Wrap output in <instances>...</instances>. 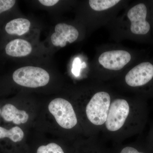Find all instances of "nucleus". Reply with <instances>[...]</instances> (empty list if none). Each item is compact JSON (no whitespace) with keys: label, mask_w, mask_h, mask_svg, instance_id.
Listing matches in <instances>:
<instances>
[{"label":"nucleus","mask_w":153,"mask_h":153,"mask_svg":"<svg viewBox=\"0 0 153 153\" xmlns=\"http://www.w3.org/2000/svg\"><path fill=\"white\" fill-rule=\"evenodd\" d=\"M13 78L18 85L36 88L47 85L50 80V75L46 70L41 67L27 66L14 71Z\"/></svg>","instance_id":"f257e3e1"},{"label":"nucleus","mask_w":153,"mask_h":153,"mask_svg":"<svg viewBox=\"0 0 153 153\" xmlns=\"http://www.w3.org/2000/svg\"><path fill=\"white\" fill-rule=\"evenodd\" d=\"M110 104L109 94L105 91L95 94L86 107V116L89 121L96 126L105 123Z\"/></svg>","instance_id":"f03ea898"},{"label":"nucleus","mask_w":153,"mask_h":153,"mask_svg":"<svg viewBox=\"0 0 153 153\" xmlns=\"http://www.w3.org/2000/svg\"><path fill=\"white\" fill-rule=\"evenodd\" d=\"M48 108L61 127L71 129L77 124V118L73 107L66 100L62 98L55 99L50 102Z\"/></svg>","instance_id":"7ed1b4c3"},{"label":"nucleus","mask_w":153,"mask_h":153,"mask_svg":"<svg viewBox=\"0 0 153 153\" xmlns=\"http://www.w3.org/2000/svg\"><path fill=\"white\" fill-rule=\"evenodd\" d=\"M129 105L123 99L115 100L110 104L105 121V126L108 131H116L121 128L129 113Z\"/></svg>","instance_id":"20e7f679"},{"label":"nucleus","mask_w":153,"mask_h":153,"mask_svg":"<svg viewBox=\"0 0 153 153\" xmlns=\"http://www.w3.org/2000/svg\"><path fill=\"white\" fill-rule=\"evenodd\" d=\"M147 8L143 4H140L128 11L127 17L131 22L130 30L136 35H145L149 31L150 25L146 21Z\"/></svg>","instance_id":"39448f33"},{"label":"nucleus","mask_w":153,"mask_h":153,"mask_svg":"<svg viewBox=\"0 0 153 153\" xmlns=\"http://www.w3.org/2000/svg\"><path fill=\"white\" fill-rule=\"evenodd\" d=\"M153 78V65L144 62L135 66L128 71L125 77L127 84L131 87L146 85Z\"/></svg>","instance_id":"423d86ee"},{"label":"nucleus","mask_w":153,"mask_h":153,"mask_svg":"<svg viewBox=\"0 0 153 153\" xmlns=\"http://www.w3.org/2000/svg\"><path fill=\"white\" fill-rule=\"evenodd\" d=\"M131 59V55L128 52L117 50L103 52L100 56L98 60L104 68L117 71L122 69Z\"/></svg>","instance_id":"0eeeda50"},{"label":"nucleus","mask_w":153,"mask_h":153,"mask_svg":"<svg viewBox=\"0 0 153 153\" xmlns=\"http://www.w3.org/2000/svg\"><path fill=\"white\" fill-rule=\"evenodd\" d=\"M79 36L78 30L74 26L65 23H59L55 26V32L51 36L53 46L64 47L67 43H72Z\"/></svg>","instance_id":"6e6552de"},{"label":"nucleus","mask_w":153,"mask_h":153,"mask_svg":"<svg viewBox=\"0 0 153 153\" xmlns=\"http://www.w3.org/2000/svg\"><path fill=\"white\" fill-rule=\"evenodd\" d=\"M33 50L32 44L26 40L16 39L7 44L5 52L7 55L13 57H23L31 54Z\"/></svg>","instance_id":"1a4fd4ad"},{"label":"nucleus","mask_w":153,"mask_h":153,"mask_svg":"<svg viewBox=\"0 0 153 153\" xmlns=\"http://www.w3.org/2000/svg\"><path fill=\"white\" fill-rule=\"evenodd\" d=\"M1 115L6 121H12L16 125L25 123L29 119V115L25 111L19 110L11 104H6L3 107Z\"/></svg>","instance_id":"9d476101"},{"label":"nucleus","mask_w":153,"mask_h":153,"mask_svg":"<svg viewBox=\"0 0 153 153\" xmlns=\"http://www.w3.org/2000/svg\"><path fill=\"white\" fill-rule=\"evenodd\" d=\"M31 27V22L28 19L18 18L11 20L7 23L5 30L11 35L21 36L29 32Z\"/></svg>","instance_id":"9b49d317"},{"label":"nucleus","mask_w":153,"mask_h":153,"mask_svg":"<svg viewBox=\"0 0 153 153\" xmlns=\"http://www.w3.org/2000/svg\"><path fill=\"white\" fill-rule=\"evenodd\" d=\"M24 137V133L19 127L15 126L7 130L0 126V139L8 137L15 143L21 141Z\"/></svg>","instance_id":"f8f14e48"},{"label":"nucleus","mask_w":153,"mask_h":153,"mask_svg":"<svg viewBox=\"0 0 153 153\" xmlns=\"http://www.w3.org/2000/svg\"><path fill=\"white\" fill-rule=\"evenodd\" d=\"M120 2L119 0H89V6L94 10L102 11L114 7Z\"/></svg>","instance_id":"ddd939ff"},{"label":"nucleus","mask_w":153,"mask_h":153,"mask_svg":"<svg viewBox=\"0 0 153 153\" xmlns=\"http://www.w3.org/2000/svg\"><path fill=\"white\" fill-rule=\"evenodd\" d=\"M37 153H64L62 148L55 143L46 146H41L37 150Z\"/></svg>","instance_id":"4468645a"},{"label":"nucleus","mask_w":153,"mask_h":153,"mask_svg":"<svg viewBox=\"0 0 153 153\" xmlns=\"http://www.w3.org/2000/svg\"><path fill=\"white\" fill-rule=\"evenodd\" d=\"M16 3L14 0H0V14L12 8Z\"/></svg>","instance_id":"2eb2a0df"},{"label":"nucleus","mask_w":153,"mask_h":153,"mask_svg":"<svg viewBox=\"0 0 153 153\" xmlns=\"http://www.w3.org/2000/svg\"><path fill=\"white\" fill-rule=\"evenodd\" d=\"M59 1L58 0H40L39 2L43 5L46 7H52L57 4Z\"/></svg>","instance_id":"dca6fc26"},{"label":"nucleus","mask_w":153,"mask_h":153,"mask_svg":"<svg viewBox=\"0 0 153 153\" xmlns=\"http://www.w3.org/2000/svg\"><path fill=\"white\" fill-rule=\"evenodd\" d=\"M120 153H144L139 152L135 148L131 147H126L124 148Z\"/></svg>","instance_id":"f3484780"},{"label":"nucleus","mask_w":153,"mask_h":153,"mask_svg":"<svg viewBox=\"0 0 153 153\" xmlns=\"http://www.w3.org/2000/svg\"><path fill=\"white\" fill-rule=\"evenodd\" d=\"M1 114V108H0V115Z\"/></svg>","instance_id":"a211bd4d"}]
</instances>
